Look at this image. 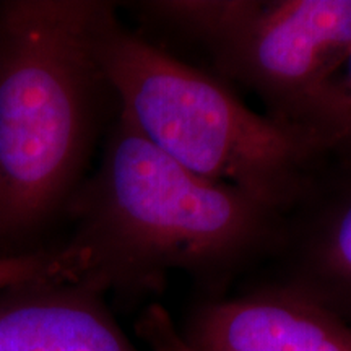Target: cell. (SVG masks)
Masks as SVG:
<instances>
[{"label": "cell", "mask_w": 351, "mask_h": 351, "mask_svg": "<svg viewBox=\"0 0 351 351\" xmlns=\"http://www.w3.org/2000/svg\"><path fill=\"white\" fill-rule=\"evenodd\" d=\"M72 212L75 232L57 251L70 287L90 293L160 287L171 271L223 283L265 258L282 219L182 168L122 114Z\"/></svg>", "instance_id": "6da1fadb"}, {"label": "cell", "mask_w": 351, "mask_h": 351, "mask_svg": "<svg viewBox=\"0 0 351 351\" xmlns=\"http://www.w3.org/2000/svg\"><path fill=\"white\" fill-rule=\"evenodd\" d=\"M109 2H0V232L28 230L75 191L103 96Z\"/></svg>", "instance_id": "7a4b0ae2"}, {"label": "cell", "mask_w": 351, "mask_h": 351, "mask_svg": "<svg viewBox=\"0 0 351 351\" xmlns=\"http://www.w3.org/2000/svg\"><path fill=\"white\" fill-rule=\"evenodd\" d=\"M98 60L119 114L182 168L278 215L304 194L322 155L301 130L251 111L218 78L124 28L116 10Z\"/></svg>", "instance_id": "3957f363"}, {"label": "cell", "mask_w": 351, "mask_h": 351, "mask_svg": "<svg viewBox=\"0 0 351 351\" xmlns=\"http://www.w3.org/2000/svg\"><path fill=\"white\" fill-rule=\"evenodd\" d=\"M138 10L204 47L267 116L291 127L351 47V0H156Z\"/></svg>", "instance_id": "277c9868"}, {"label": "cell", "mask_w": 351, "mask_h": 351, "mask_svg": "<svg viewBox=\"0 0 351 351\" xmlns=\"http://www.w3.org/2000/svg\"><path fill=\"white\" fill-rule=\"evenodd\" d=\"M257 267L270 274L261 287L306 298L351 324V147L322 155Z\"/></svg>", "instance_id": "5b68a950"}, {"label": "cell", "mask_w": 351, "mask_h": 351, "mask_svg": "<svg viewBox=\"0 0 351 351\" xmlns=\"http://www.w3.org/2000/svg\"><path fill=\"white\" fill-rule=\"evenodd\" d=\"M181 337L197 351H351V324L269 287L204 302Z\"/></svg>", "instance_id": "8992f818"}, {"label": "cell", "mask_w": 351, "mask_h": 351, "mask_svg": "<svg viewBox=\"0 0 351 351\" xmlns=\"http://www.w3.org/2000/svg\"><path fill=\"white\" fill-rule=\"evenodd\" d=\"M0 309V351H135L86 289L46 285Z\"/></svg>", "instance_id": "52a82bcc"}, {"label": "cell", "mask_w": 351, "mask_h": 351, "mask_svg": "<svg viewBox=\"0 0 351 351\" xmlns=\"http://www.w3.org/2000/svg\"><path fill=\"white\" fill-rule=\"evenodd\" d=\"M293 127L320 155L351 147V47L311 96Z\"/></svg>", "instance_id": "ba28073f"}, {"label": "cell", "mask_w": 351, "mask_h": 351, "mask_svg": "<svg viewBox=\"0 0 351 351\" xmlns=\"http://www.w3.org/2000/svg\"><path fill=\"white\" fill-rule=\"evenodd\" d=\"M65 283L67 278L57 249L0 257V291Z\"/></svg>", "instance_id": "9c48e42d"}, {"label": "cell", "mask_w": 351, "mask_h": 351, "mask_svg": "<svg viewBox=\"0 0 351 351\" xmlns=\"http://www.w3.org/2000/svg\"><path fill=\"white\" fill-rule=\"evenodd\" d=\"M143 333L158 351H197L182 340L161 309H153L143 320Z\"/></svg>", "instance_id": "30bf717a"}]
</instances>
